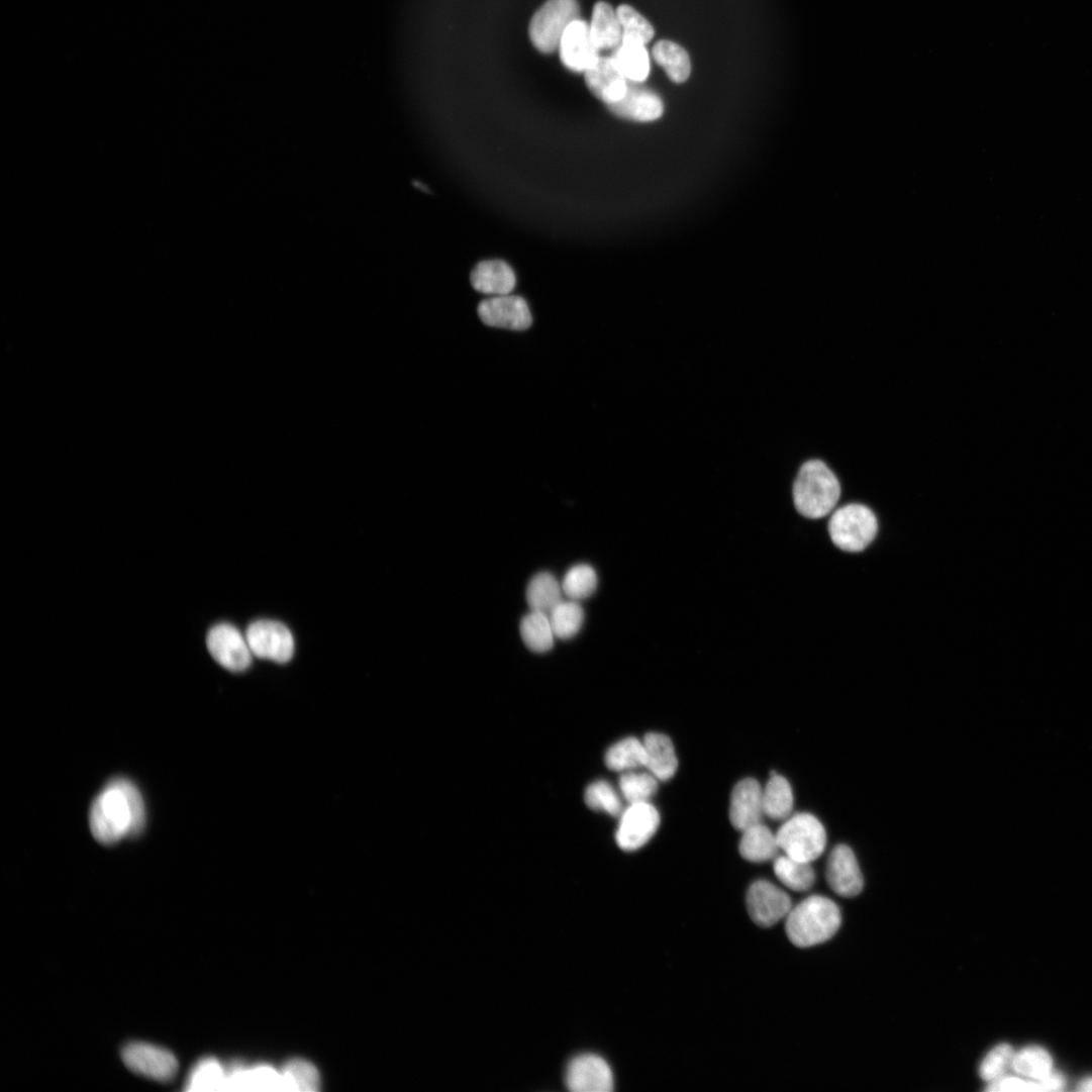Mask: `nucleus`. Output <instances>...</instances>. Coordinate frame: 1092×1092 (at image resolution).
<instances>
[{"label": "nucleus", "mask_w": 1092, "mask_h": 1092, "mask_svg": "<svg viewBox=\"0 0 1092 1092\" xmlns=\"http://www.w3.org/2000/svg\"><path fill=\"white\" fill-rule=\"evenodd\" d=\"M646 749V769L659 781L672 779L678 770L675 747L669 736L659 732H650L643 738Z\"/></svg>", "instance_id": "nucleus-21"}, {"label": "nucleus", "mask_w": 1092, "mask_h": 1092, "mask_svg": "<svg viewBox=\"0 0 1092 1092\" xmlns=\"http://www.w3.org/2000/svg\"><path fill=\"white\" fill-rule=\"evenodd\" d=\"M764 813L763 788L752 778L738 782L730 796L729 818L732 826L743 831L761 823Z\"/></svg>", "instance_id": "nucleus-16"}, {"label": "nucleus", "mask_w": 1092, "mask_h": 1092, "mask_svg": "<svg viewBox=\"0 0 1092 1092\" xmlns=\"http://www.w3.org/2000/svg\"><path fill=\"white\" fill-rule=\"evenodd\" d=\"M246 639L254 656L280 664L290 662L295 641L290 629L276 621L260 620L250 625Z\"/></svg>", "instance_id": "nucleus-8"}, {"label": "nucleus", "mask_w": 1092, "mask_h": 1092, "mask_svg": "<svg viewBox=\"0 0 1092 1092\" xmlns=\"http://www.w3.org/2000/svg\"><path fill=\"white\" fill-rule=\"evenodd\" d=\"M659 788V779L652 773L628 771L619 779V789L628 804L650 802Z\"/></svg>", "instance_id": "nucleus-33"}, {"label": "nucleus", "mask_w": 1092, "mask_h": 1092, "mask_svg": "<svg viewBox=\"0 0 1092 1092\" xmlns=\"http://www.w3.org/2000/svg\"><path fill=\"white\" fill-rule=\"evenodd\" d=\"M773 868L778 880L790 890L796 892L807 891L815 883V871L811 863L783 854L774 860Z\"/></svg>", "instance_id": "nucleus-27"}, {"label": "nucleus", "mask_w": 1092, "mask_h": 1092, "mask_svg": "<svg viewBox=\"0 0 1092 1092\" xmlns=\"http://www.w3.org/2000/svg\"><path fill=\"white\" fill-rule=\"evenodd\" d=\"M739 841L741 857L752 863L774 861L780 847L777 835L762 822L744 829Z\"/></svg>", "instance_id": "nucleus-22"}, {"label": "nucleus", "mask_w": 1092, "mask_h": 1092, "mask_svg": "<svg viewBox=\"0 0 1092 1092\" xmlns=\"http://www.w3.org/2000/svg\"><path fill=\"white\" fill-rule=\"evenodd\" d=\"M621 25L622 39L635 41L647 45L655 36V30L651 23L633 8L623 5L616 10Z\"/></svg>", "instance_id": "nucleus-38"}, {"label": "nucleus", "mask_w": 1092, "mask_h": 1092, "mask_svg": "<svg viewBox=\"0 0 1092 1092\" xmlns=\"http://www.w3.org/2000/svg\"><path fill=\"white\" fill-rule=\"evenodd\" d=\"M751 918L762 927H770L786 918L792 908L790 896L767 880L754 882L747 893Z\"/></svg>", "instance_id": "nucleus-11"}, {"label": "nucleus", "mask_w": 1092, "mask_h": 1092, "mask_svg": "<svg viewBox=\"0 0 1092 1092\" xmlns=\"http://www.w3.org/2000/svg\"><path fill=\"white\" fill-rule=\"evenodd\" d=\"M585 802L589 808L603 811L611 816H620L624 810L617 791L610 783L603 780L596 781L587 788Z\"/></svg>", "instance_id": "nucleus-37"}, {"label": "nucleus", "mask_w": 1092, "mask_h": 1092, "mask_svg": "<svg viewBox=\"0 0 1092 1092\" xmlns=\"http://www.w3.org/2000/svg\"><path fill=\"white\" fill-rule=\"evenodd\" d=\"M563 587L551 573H539L529 582L526 600L531 611L549 615L563 602Z\"/></svg>", "instance_id": "nucleus-25"}, {"label": "nucleus", "mask_w": 1092, "mask_h": 1092, "mask_svg": "<svg viewBox=\"0 0 1092 1092\" xmlns=\"http://www.w3.org/2000/svg\"><path fill=\"white\" fill-rule=\"evenodd\" d=\"M211 656L231 672H244L253 662V653L246 636L233 625L223 623L214 626L207 636Z\"/></svg>", "instance_id": "nucleus-12"}, {"label": "nucleus", "mask_w": 1092, "mask_h": 1092, "mask_svg": "<svg viewBox=\"0 0 1092 1092\" xmlns=\"http://www.w3.org/2000/svg\"><path fill=\"white\" fill-rule=\"evenodd\" d=\"M826 879L833 892L842 897H855L864 888V879L853 850L837 845L830 852L826 864Z\"/></svg>", "instance_id": "nucleus-14"}, {"label": "nucleus", "mask_w": 1092, "mask_h": 1092, "mask_svg": "<svg viewBox=\"0 0 1092 1092\" xmlns=\"http://www.w3.org/2000/svg\"><path fill=\"white\" fill-rule=\"evenodd\" d=\"M226 1091H285L282 1073L268 1065L228 1072Z\"/></svg>", "instance_id": "nucleus-20"}, {"label": "nucleus", "mask_w": 1092, "mask_h": 1092, "mask_svg": "<svg viewBox=\"0 0 1092 1092\" xmlns=\"http://www.w3.org/2000/svg\"><path fill=\"white\" fill-rule=\"evenodd\" d=\"M146 826V807L138 787L127 778L112 779L94 800L90 827L95 838L112 846L138 836Z\"/></svg>", "instance_id": "nucleus-1"}, {"label": "nucleus", "mask_w": 1092, "mask_h": 1092, "mask_svg": "<svg viewBox=\"0 0 1092 1092\" xmlns=\"http://www.w3.org/2000/svg\"><path fill=\"white\" fill-rule=\"evenodd\" d=\"M611 59L627 81L642 83L650 76L649 53L641 43L622 39L613 51Z\"/></svg>", "instance_id": "nucleus-23"}, {"label": "nucleus", "mask_w": 1092, "mask_h": 1092, "mask_svg": "<svg viewBox=\"0 0 1092 1092\" xmlns=\"http://www.w3.org/2000/svg\"><path fill=\"white\" fill-rule=\"evenodd\" d=\"M793 502L805 518L820 519L833 512L841 497V485L834 472L821 460L802 464L793 483Z\"/></svg>", "instance_id": "nucleus-2"}, {"label": "nucleus", "mask_w": 1092, "mask_h": 1092, "mask_svg": "<svg viewBox=\"0 0 1092 1092\" xmlns=\"http://www.w3.org/2000/svg\"><path fill=\"white\" fill-rule=\"evenodd\" d=\"M566 1084L574 1092H610L614 1088V1078L610 1066L603 1058L594 1054H583L569 1063Z\"/></svg>", "instance_id": "nucleus-13"}, {"label": "nucleus", "mask_w": 1092, "mask_h": 1092, "mask_svg": "<svg viewBox=\"0 0 1092 1092\" xmlns=\"http://www.w3.org/2000/svg\"><path fill=\"white\" fill-rule=\"evenodd\" d=\"M840 923V910L831 899L811 895L792 906L786 916V933L795 946L809 948L831 938Z\"/></svg>", "instance_id": "nucleus-3"}, {"label": "nucleus", "mask_w": 1092, "mask_h": 1092, "mask_svg": "<svg viewBox=\"0 0 1092 1092\" xmlns=\"http://www.w3.org/2000/svg\"><path fill=\"white\" fill-rule=\"evenodd\" d=\"M1011 1069L1019 1076L1041 1080L1054 1071L1053 1059L1044 1048L1028 1046L1014 1052Z\"/></svg>", "instance_id": "nucleus-30"}, {"label": "nucleus", "mask_w": 1092, "mask_h": 1092, "mask_svg": "<svg viewBox=\"0 0 1092 1092\" xmlns=\"http://www.w3.org/2000/svg\"><path fill=\"white\" fill-rule=\"evenodd\" d=\"M122 1057L129 1069L142 1076L167 1082L177 1075L179 1064L169 1050L142 1041L124 1047Z\"/></svg>", "instance_id": "nucleus-10"}, {"label": "nucleus", "mask_w": 1092, "mask_h": 1092, "mask_svg": "<svg viewBox=\"0 0 1092 1092\" xmlns=\"http://www.w3.org/2000/svg\"><path fill=\"white\" fill-rule=\"evenodd\" d=\"M780 850L791 858L812 863L826 848V831L810 813L793 814L784 820L776 833Z\"/></svg>", "instance_id": "nucleus-5"}, {"label": "nucleus", "mask_w": 1092, "mask_h": 1092, "mask_svg": "<svg viewBox=\"0 0 1092 1092\" xmlns=\"http://www.w3.org/2000/svg\"><path fill=\"white\" fill-rule=\"evenodd\" d=\"M559 51L563 65L578 74H585L600 58L591 38L590 25L581 19L568 27Z\"/></svg>", "instance_id": "nucleus-15"}, {"label": "nucleus", "mask_w": 1092, "mask_h": 1092, "mask_svg": "<svg viewBox=\"0 0 1092 1092\" xmlns=\"http://www.w3.org/2000/svg\"><path fill=\"white\" fill-rule=\"evenodd\" d=\"M608 109L618 118L641 123L657 121L664 114V104L657 94L629 86L624 98Z\"/></svg>", "instance_id": "nucleus-18"}, {"label": "nucleus", "mask_w": 1092, "mask_h": 1092, "mask_svg": "<svg viewBox=\"0 0 1092 1092\" xmlns=\"http://www.w3.org/2000/svg\"><path fill=\"white\" fill-rule=\"evenodd\" d=\"M520 633L526 647L534 653L551 651L555 644V633L549 615L531 611L520 623Z\"/></svg>", "instance_id": "nucleus-31"}, {"label": "nucleus", "mask_w": 1092, "mask_h": 1092, "mask_svg": "<svg viewBox=\"0 0 1092 1092\" xmlns=\"http://www.w3.org/2000/svg\"><path fill=\"white\" fill-rule=\"evenodd\" d=\"M1078 1091L1092 1092V1076L1084 1078L1077 1087Z\"/></svg>", "instance_id": "nucleus-41"}, {"label": "nucleus", "mask_w": 1092, "mask_h": 1092, "mask_svg": "<svg viewBox=\"0 0 1092 1092\" xmlns=\"http://www.w3.org/2000/svg\"><path fill=\"white\" fill-rule=\"evenodd\" d=\"M597 574L588 565H578L570 569L562 583L564 594L570 600L578 602L591 597L597 590Z\"/></svg>", "instance_id": "nucleus-36"}, {"label": "nucleus", "mask_w": 1092, "mask_h": 1092, "mask_svg": "<svg viewBox=\"0 0 1092 1092\" xmlns=\"http://www.w3.org/2000/svg\"><path fill=\"white\" fill-rule=\"evenodd\" d=\"M660 822V813L650 802L629 804L620 815L617 845L627 852L642 848L656 834Z\"/></svg>", "instance_id": "nucleus-9"}, {"label": "nucleus", "mask_w": 1092, "mask_h": 1092, "mask_svg": "<svg viewBox=\"0 0 1092 1092\" xmlns=\"http://www.w3.org/2000/svg\"><path fill=\"white\" fill-rule=\"evenodd\" d=\"M227 1075L219 1061L213 1058L202 1060L193 1069L188 1081V1091H226Z\"/></svg>", "instance_id": "nucleus-32"}, {"label": "nucleus", "mask_w": 1092, "mask_h": 1092, "mask_svg": "<svg viewBox=\"0 0 1092 1092\" xmlns=\"http://www.w3.org/2000/svg\"><path fill=\"white\" fill-rule=\"evenodd\" d=\"M606 766L616 772H628L646 767L643 741L626 737L613 744L605 755Z\"/></svg>", "instance_id": "nucleus-29"}, {"label": "nucleus", "mask_w": 1092, "mask_h": 1092, "mask_svg": "<svg viewBox=\"0 0 1092 1092\" xmlns=\"http://www.w3.org/2000/svg\"><path fill=\"white\" fill-rule=\"evenodd\" d=\"M1014 1055L1012 1047L1006 1043L994 1047L982 1060L979 1067V1075L982 1080L990 1083L1006 1074L1011 1068Z\"/></svg>", "instance_id": "nucleus-39"}, {"label": "nucleus", "mask_w": 1092, "mask_h": 1092, "mask_svg": "<svg viewBox=\"0 0 1092 1092\" xmlns=\"http://www.w3.org/2000/svg\"><path fill=\"white\" fill-rule=\"evenodd\" d=\"M549 618L555 636L566 640L581 630L584 610L578 601H563L549 614Z\"/></svg>", "instance_id": "nucleus-34"}, {"label": "nucleus", "mask_w": 1092, "mask_h": 1092, "mask_svg": "<svg viewBox=\"0 0 1092 1092\" xmlns=\"http://www.w3.org/2000/svg\"><path fill=\"white\" fill-rule=\"evenodd\" d=\"M481 322L490 328L522 332L533 325V317L526 300L516 295L491 297L478 306Z\"/></svg>", "instance_id": "nucleus-7"}, {"label": "nucleus", "mask_w": 1092, "mask_h": 1092, "mask_svg": "<svg viewBox=\"0 0 1092 1092\" xmlns=\"http://www.w3.org/2000/svg\"><path fill=\"white\" fill-rule=\"evenodd\" d=\"M471 284L478 293L497 297L510 295L516 288V275L502 261L480 263L471 274Z\"/></svg>", "instance_id": "nucleus-19"}, {"label": "nucleus", "mask_w": 1092, "mask_h": 1092, "mask_svg": "<svg viewBox=\"0 0 1092 1092\" xmlns=\"http://www.w3.org/2000/svg\"><path fill=\"white\" fill-rule=\"evenodd\" d=\"M832 543L847 553L865 551L878 533V520L866 505L847 504L832 512L828 521Z\"/></svg>", "instance_id": "nucleus-4"}, {"label": "nucleus", "mask_w": 1092, "mask_h": 1092, "mask_svg": "<svg viewBox=\"0 0 1092 1092\" xmlns=\"http://www.w3.org/2000/svg\"><path fill=\"white\" fill-rule=\"evenodd\" d=\"M653 57L672 82L683 84L690 78V58L680 45L667 40L660 41L653 49Z\"/></svg>", "instance_id": "nucleus-28"}, {"label": "nucleus", "mask_w": 1092, "mask_h": 1092, "mask_svg": "<svg viewBox=\"0 0 1092 1092\" xmlns=\"http://www.w3.org/2000/svg\"><path fill=\"white\" fill-rule=\"evenodd\" d=\"M765 816L772 820H786L792 815L794 795L790 783L781 775L773 774L763 788Z\"/></svg>", "instance_id": "nucleus-26"}, {"label": "nucleus", "mask_w": 1092, "mask_h": 1092, "mask_svg": "<svg viewBox=\"0 0 1092 1092\" xmlns=\"http://www.w3.org/2000/svg\"><path fill=\"white\" fill-rule=\"evenodd\" d=\"M591 38L596 48L614 51L622 41V29L616 12L604 2L595 5L590 25Z\"/></svg>", "instance_id": "nucleus-24"}, {"label": "nucleus", "mask_w": 1092, "mask_h": 1092, "mask_svg": "<svg viewBox=\"0 0 1092 1092\" xmlns=\"http://www.w3.org/2000/svg\"><path fill=\"white\" fill-rule=\"evenodd\" d=\"M584 75L590 92L607 106L619 102L627 93V80L611 58L600 57Z\"/></svg>", "instance_id": "nucleus-17"}, {"label": "nucleus", "mask_w": 1092, "mask_h": 1092, "mask_svg": "<svg viewBox=\"0 0 1092 1092\" xmlns=\"http://www.w3.org/2000/svg\"><path fill=\"white\" fill-rule=\"evenodd\" d=\"M577 0H548L536 12L529 25V37L534 47L545 55L557 52L568 27L580 19Z\"/></svg>", "instance_id": "nucleus-6"}, {"label": "nucleus", "mask_w": 1092, "mask_h": 1092, "mask_svg": "<svg viewBox=\"0 0 1092 1092\" xmlns=\"http://www.w3.org/2000/svg\"><path fill=\"white\" fill-rule=\"evenodd\" d=\"M988 1084L985 1089L988 1092L1043 1091L1039 1080H1032L1022 1076H1008L1005 1074Z\"/></svg>", "instance_id": "nucleus-40"}, {"label": "nucleus", "mask_w": 1092, "mask_h": 1092, "mask_svg": "<svg viewBox=\"0 0 1092 1092\" xmlns=\"http://www.w3.org/2000/svg\"><path fill=\"white\" fill-rule=\"evenodd\" d=\"M285 1091L319 1090L320 1076L316 1067L308 1061L295 1059L290 1061L283 1072Z\"/></svg>", "instance_id": "nucleus-35"}]
</instances>
